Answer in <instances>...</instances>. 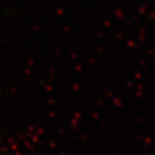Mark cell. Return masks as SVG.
Instances as JSON below:
<instances>
[]
</instances>
